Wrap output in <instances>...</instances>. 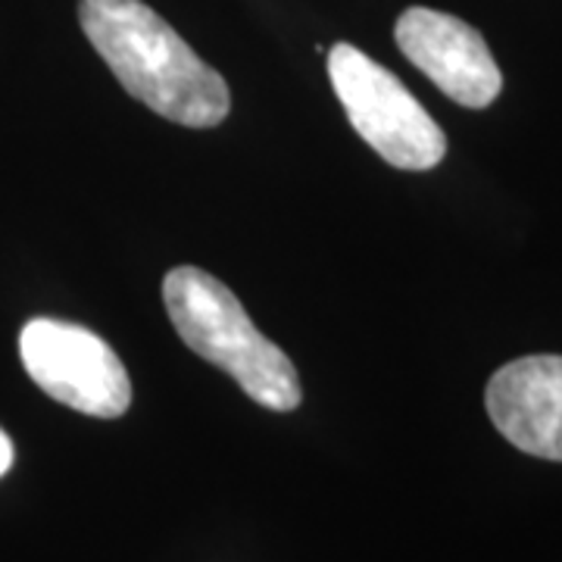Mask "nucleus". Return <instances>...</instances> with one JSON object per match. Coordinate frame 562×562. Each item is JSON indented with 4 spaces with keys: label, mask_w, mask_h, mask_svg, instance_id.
I'll use <instances>...</instances> for the list:
<instances>
[{
    "label": "nucleus",
    "mask_w": 562,
    "mask_h": 562,
    "mask_svg": "<svg viewBox=\"0 0 562 562\" xmlns=\"http://www.w3.org/2000/svg\"><path fill=\"white\" fill-rule=\"evenodd\" d=\"M328 79L350 125L384 162L425 172L447 154V138L391 69L366 57L353 44L328 50Z\"/></svg>",
    "instance_id": "obj_3"
},
{
    "label": "nucleus",
    "mask_w": 562,
    "mask_h": 562,
    "mask_svg": "<svg viewBox=\"0 0 562 562\" xmlns=\"http://www.w3.org/2000/svg\"><path fill=\"white\" fill-rule=\"evenodd\" d=\"M20 357L32 382L76 413L120 419L132 406V379L116 350L76 322H25Z\"/></svg>",
    "instance_id": "obj_4"
},
{
    "label": "nucleus",
    "mask_w": 562,
    "mask_h": 562,
    "mask_svg": "<svg viewBox=\"0 0 562 562\" xmlns=\"http://www.w3.org/2000/svg\"><path fill=\"white\" fill-rule=\"evenodd\" d=\"M162 303L181 341L228 372L250 401L272 413L301 406L303 387L294 362L250 322L232 288L198 266H176L162 279Z\"/></svg>",
    "instance_id": "obj_2"
},
{
    "label": "nucleus",
    "mask_w": 562,
    "mask_h": 562,
    "mask_svg": "<svg viewBox=\"0 0 562 562\" xmlns=\"http://www.w3.org/2000/svg\"><path fill=\"white\" fill-rule=\"evenodd\" d=\"M81 32L120 85L157 116L213 128L232 110L228 85L144 0H79Z\"/></svg>",
    "instance_id": "obj_1"
},
{
    "label": "nucleus",
    "mask_w": 562,
    "mask_h": 562,
    "mask_svg": "<svg viewBox=\"0 0 562 562\" xmlns=\"http://www.w3.org/2000/svg\"><path fill=\"white\" fill-rule=\"evenodd\" d=\"M403 57L441 88L450 101L482 110L497 101L503 88L501 66L491 47L469 22L428 7H409L394 25Z\"/></svg>",
    "instance_id": "obj_5"
},
{
    "label": "nucleus",
    "mask_w": 562,
    "mask_h": 562,
    "mask_svg": "<svg viewBox=\"0 0 562 562\" xmlns=\"http://www.w3.org/2000/svg\"><path fill=\"white\" fill-rule=\"evenodd\" d=\"M487 416L528 457L562 462V357L506 362L484 391Z\"/></svg>",
    "instance_id": "obj_6"
},
{
    "label": "nucleus",
    "mask_w": 562,
    "mask_h": 562,
    "mask_svg": "<svg viewBox=\"0 0 562 562\" xmlns=\"http://www.w3.org/2000/svg\"><path fill=\"white\" fill-rule=\"evenodd\" d=\"M10 469H13V441H10V435L0 428V479H3Z\"/></svg>",
    "instance_id": "obj_7"
}]
</instances>
